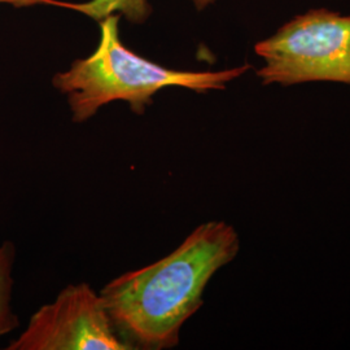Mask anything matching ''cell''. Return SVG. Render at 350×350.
<instances>
[{"mask_svg":"<svg viewBox=\"0 0 350 350\" xmlns=\"http://www.w3.org/2000/svg\"><path fill=\"white\" fill-rule=\"evenodd\" d=\"M239 250L232 226L209 221L166 257L107 283L100 296L120 336L134 350L175 348L182 327L202 306L209 280Z\"/></svg>","mask_w":350,"mask_h":350,"instance_id":"cell-1","label":"cell"},{"mask_svg":"<svg viewBox=\"0 0 350 350\" xmlns=\"http://www.w3.org/2000/svg\"><path fill=\"white\" fill-rule=\"evenodd\" d=\"M118 23L120 14L101 20L100 42L94 53L52 78L53 88L66 98L75 124L86 122L103 107L118 100L142 116L163 88H188L199 94L225 90L228 82L250 69V64L219 72L165 68L129 50L120 38Z\"/></svg>","mask_w":350,"mask_h":350,"instance_id":"cell-2","label":"cell"},{"mask_svg":"<svg viewBox=\"0 0 350 350\" xmlns=\"http://www.w3.org/2000/svg\"><path fill=\"white\" fill-rule=\"evenodd\" d=\"M254 51L265 62L257 72L265 86L317 81L350 85V16L309 11L258 42Z\"/></svg>","mask_w":350,"mask_h":350,"instance_id":"cell-3","label":"cell"},{"mask_svg":"<svg viewBox=\"0 0 350 350\" xmlns=\"http://www.w3.org/2000/svg\"><path fill=\"white\" fill-rule=\"evenodd\" d=\"M7 350L134 349L114 328L100 293L78 283L40 306Z\"/></svg>","mask_w":350,"mask_h":350,"instance_id":"cell-4","label":"cell"},{"mask_svg":"<svg viewBox=\"0 0 350 350\" xmlns=\"http://www.w3.org/2000/svg\"><path fill=\"white\" fill-rule=\"evenodd\" d=\"M65 8L83 13L100 23L111 14H120L133 24H143L152 13L148 0H90L86 3H66Z\"/></svg>","mask_w":350,"mask_h":350,"instance_id":"cell-5","label":"cell"},{"mask_svg":"<svg viewBox=\"0 0 350 350\" xmlns=\"http://www.w3.org/2000/svg\"><path fill=\"white\" fill-rule=\"evenodd\" d=\"M16 245L7 240L0 244V338L20 327V319L12 310V271Z\"/></svg>","mask_w":350,"mask_h":350,"instance_id":"cell-6","label":"cell"},{"mask_svg":"<svg viewBox=\"0 0 350 350\" xmlns=\"http://www.w3.org/2000/svg\"><path fill=\"white\" fill-rule=\"evenodd\" d=\"M0 3L10 4L16 8H25V7H33V5H56L65 8L66 1H59V0H0Z\"/></svg>","mask_w":350,"mask_h":350,"instance_id":"cell-7","label":"cell"},{"mask_svg":"<svg viewBox=\"0 0 350 350\" xmlns=\"http://www.w3.org/2000/svg\"><path fill=\"white\" fill-rule=\"evenodd\" d=\"M189 1L195 5L198 11H204L206 7L212 5L213 3H215L217 0H189Z\"/></svg>","mask_w":350,"mask_h":350,"instance_id":"cell-8","label":"cell"}]
</instances>
